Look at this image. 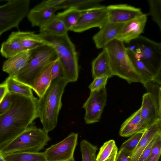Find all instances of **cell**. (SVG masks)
Returning a JSON list of instances; mask_svg holds the SVG:
<instances>
[{"mask_svg":"<svg viewBox=\"0 0 161 161\" xmlns=\"http://www.w3.org/2000/svg\"><path fill=\"white\" fill-rule=\"evenodd\" d=\"M11 104L0 115V149L23 132L38 118V99L11 93Z\"/></svg>","mask_w":161,"mask_h":161,"instance_id":"cell-1","label":"cell"},{"mask_svg":"<svg viewBox=\"0 0 161 161\" xmlns=\"http://www.w3.org/2000/svg\"><path fill=\"white\" fill-rule=\"evenodd\" d=\"M68 82L62 77L53 80L47 90L37 103V111L43 129L49 132L58 123L59 112L62 106V97Z\"/></svg>","mask_w":161,"mask_h":161,"instance_id":"cell-2","label":"cell"},{"mask_svg":"<svg viewBox=\"0 0 161 161\" xmlns=\"http://www.w3.org/2000/svg\"><path fill=\"white\" fill-rule=\"evenodd\" d=\"M46 43L55 49L62 70V77L69 83L76 81L78 78V55L75 45L67 33L61 36L38 34Z\"/></svg>","mask_w":161,"mask_h":161,"instance_id":"cell-3","label":"cell"},{"mask_svg":"<svg viewBox=\"0 0 161 161\" xmlns=\"http://www.w3.org/2000/svg\"><path fill=\"white\" fill-rule=\"evenodd\" d=\"M126 47L142 61L153 76L154 82L161 85V43L140 35Z\"/></svg>","mask_w":161,"mask_h":161,"instance_id":"cell-4","label":"cell"},{"mask_svg":"<svg viewBox=\"0 0 161 161\" xmlns=\"http://www.w3.org/2000/svg\"><path fill=\"white\" fill-rule=\"evenodd\" d=\"M43 129L33 123L23 132L0 149L3 155L17 152H38L47 145L51 138Z\"/></svg>","mask_w":161,"mask_h":161,"instance_id":"cell-5","label":"cell"},{"mask_svg":"<svg viewBox=\"0 0 161 161\" xmlns=\"http://www.w3.org/2000/svg\"><path fill=\"white\" fill-rule=\"evenodd\" d=\"M108 54L113 76L125 80L129 84L141 83V78L128 56L124 43L117 39L108 44L104 48Z\"/></svg>","mask_w":161,"mask_h":161,"instance_id":"cell-6","label":"cell"},{"mask_svg":"<svg viewBox=\"0 0 161 161\" xmlns=\"http://www.w3.org/2000/svg\"><path fill=\"white\" fill-rule=\"evenodd\" d=\"M32 52L29 63L14 78L31 88L38 75L47 65L58 58L54 48L47 43L32 50Z\"/></svg>","mask_w":161,"mask_h":161,"instance_id":"cell-7","label":"cell"},{"mask_svg":"<svg viewBox=\"0 0 161 161\" xmlns=\"http://www.w3.org/2000/svg\"><path fill=\"white\" fill-rule=\"evenodd\" d=\"M147 92L142 97L141 109L142 123L146 129L161 120V86L153 82L143 84Z\"/></svg>","mask_w":161,"mask_h":161,"instance_id":"cell-8","label":"cell"},{"mask_svg":"<svg viewBox=\"0 0 161 161\" xmlns=\"http://www.w3.org/2000/svg\"><path fill=\"white\" fill-rule=\"evenodd\" d=\"M30 0H9L0 5V36L14 28H18L30 10Z\"/></svg>","mask_w":161,"mask_h":161,"instance_id":"cell-9","label":"cell"},{"mask_svg":"<svg viewBox=\"0 0 161 161\" xmlns=\"http://www.w3.org/2000/svg\"><path fill=\"white\" fill-rule=\"evenodd\" d=\"M78 134H70L60 142L52 145L44 152L47 161H68L74 158L77 144Z\"/></svg>","mask_w":161,"mask_h":161,"instance_id":"cell-10","label":"cell"},{"mask_svg":"<svg viewBox=\"0 0 161 161\" xmlns=\"http://www.w3.org/2000/svg\"><path fill=\"white\" fill-rule=\"evenodd\" d=\"M106 86L97 90L91 91L90 95L83 104L85 110L84 119L86 124L99 122L107 101Z\"/></svg>","mask_w":161,"mask_h":161,"instance_id":"cell-11","label":"cell"},{"mask_svg":"<svg viewBox=\"0 0 161 161\" xmlns=\"http://www.w3.org/2000/svg\"><path fill=\"white\" fill-rule=\"evenodd\" d=\"M108 21L106 6L99 4L85 13L70 31L80 33L93 28L100 29Z\"/></svg>","mask_w":161,"mask_h":161,"instance_id":"cell-12","label":"cell"},{"mask_svg":"<svg viewBox=\"0 0 161 161\" xmlns=\"http://www.w3.org/2000/svg\"><path fill=\"white\" fill-rule=\"evenodd\" d=\"M106 7L108 21L112 22L125 23L144 14L140 8L126 4L111 5Z\"/></svg>","mask_w":161,"mask_h":161,"instance_id":"cell-13","label":"cell"},{"mask_svg":"<svg viewBox=\"0 0 161 161\" xmlns=\"http://www.w3.org/2000/svg\"><path fill=\"white\" fill-rule=\"evenodd\" d=\"M147 19V15L142 16L124 24L117 36L124 43H129L143 32Z\"/></svg>","mask_w":161,"mask_h":161,"instance_id":"cell-14","label":"cell"},{"mask_svg":"<svg viewBox=\"0 0 161 161\" xmlns=\"http://www.w3.org/2000/svg\"><path fill=\"white\" fill-rule=\"evenodd\" d=\"M60 8H53L47 5L45 0L42 1L30 10L27 17L33 27L39 28L49 21L56 14Z\"/></svg>","mask_w":161,"mask_h":161,"instance_id":"cell-15","label":"cell"},{"mask_svg":"<svg viewBox=\"0 0 161 161\" xmlns=\"http://www.w3.org/2000/svg\"><path fill=\"white\" fill-rule=\"evenodd\" d=\"M32 53V50H25L7 58L3 63V70L15 78L29 63Z\"/></svg>","mask_w":161,"mask_h":161,"instance_id":"cell-16","label":"cell"},{"mask_svg":"<svg viewBox=\"0 0 161 161\" xmlns=\"http://www.w3.org/2000/svg\"><path fill=\"white\" fill-rule=\"evenodd\" d=\"M124 24L107 22L93 36L96 47L103 49L109 42L116 39Z\"/></svg>","mask_w":161,"mask_h":161,"instance_id":"cell-17","label":"cell"},{"mask_svg":"<svg viewBox=\"0 0 161 161\" xmlns=\"http://www.w3.org/2000/svg\"><path fill=\"white\" fill-rule=\"evenodd\" d=\"M92 76L93 78L107 76L108 78L113 76L111 71L109 56L104 48L92 62Z\"/></svg>","mask_w":161,"mask_h":161,"instance_id":"cell-18","label":"cell"},{"mask_svg":"<svg viewBox=\"0 0 161 161\" xmlns=\"http://www.w3.org/2000/svg\"><path fill=\"white\" fill-rule=\"evenodd\" d=\"M161 132V120L152 124L147 129L137 146L132 153L130 161H138L142 152L153 137Z\"/></svg>","mask_w":161,"mask_h":161,"instance_id":"cell-19","label":"cell"},{"mask_svg":"<svg viewBox=\"0 0 161 161\" xmlns=\"http://www.w3.org/2000/svg\"><path fill=\"white\" fill-rule=\"evenodd\" d=\"M10 35L19 41L24 50H33L47 44L34 32L18 31Z\"/></svg>","mask_w":161,"mask_h":161,"instance_id":"cell-20","label":"cell"},{"mask_svg":"<svg viewBox=\"0 0 161 161\" xmlns=\"http://www.w3.org/2000/svg\"><path fill=\"white\" fill-rule=\"evenodd\" d=\"M145 130L142 123L141 109L140 108L123 123L120 129L119 134L122 137H127Z\"/></svg>","mask_w":161,"mask_h":161,"instance_id":"cell-21","label":"cell"},{"mask_svg":"<svg viewBox=\"0 0 161 161\" xmlns=\"http://www.w3.org/2000/svg\"><path fill=\"white\" fill-rule=\"evenodd\" d=\"M56 60L47 65L35 80L32 89L39 97L43 95L52 83L51 71Z\"/></svg>","mask_w":161,"mask_h":161,"instance_id":"cell-22","label":"cell"},{"mask_svg":"<svg viewBox=\"0 0 161 161\" xmlns=\"http://www.w3.org/2000/svg\"><path fill=\"white\" fill-rule=\"evenodd\" d=\"M91 8L81 10L74 7H70L65 9L63 11L58 13L56 15L63 22L69 31L76 24L85 13Z\"/></svg>","mask_w":161,"mask_h":161,"instance_id":"cell-23","label":"cell"},{"mask_svg":"<svg viewBox=\"0 0 161 161\" xmlns=\"http://www.w3.org/2000/svg\"><path fill=\"white\" fill-rule=\"evenodd\" d=\"M68 30L63 22L56 14L45 24L39 28L40 33L61 36L67 33Z\"/></svg>","mask_w":161,"mask_h":161,"instance_id":"cell-24","label":"cell"},{"mask_svg":"<svg viewBox=\"0 0 161 161\" xmlns=\"http://www.w3.org/2000/svg\"><path fill=\"white\" fill-rule=\"evenodd\" d=\"M23 51L25 50L19 41L10 34L2 43L0 53L3 57L8 58Z\"/></svg>","mask_w":161,"mask_h":161,"instance_id":"cell-25","label":"cell"},{"mask_svg":"<svg viewBox=\"0 0 161 161\" xmlns=\"http://www.w3.org/2000/svg\"><path fill=\"white\" fill-rule=\"evenodd\" d=\"M3 155L6 161H47L44 152H21Z\"/></svg>","mask_w":161,"mask_h":161,"instance_id":"cell-26","label":"cell"},{"mask_svg":"<svg viewBox=\"0 0 161 161\" xmlns=\"http://www.w3.org/2000/svg\"><path fill=\"white\" fill-rule=\"evenodd\" d=\"M8 92L23 96L31 97L33 96L32 89L29 86L9 76L4 81Z\"/></svg>","mask_w":161,"mask_h":161,"instance_id":"cell-27","label":"cell"},{"mask_svg":"<svg viewBox=\"0 0 161 161\" xmlns=\"http://www.w3.org/2000/svg\"><path fill=\"white\" fill-rule=\"evenodd\" d=\"M126 48L130 58L141 78V83L143 84L149 82H154L153 76L144 64L137 59L130 51Z\"/></svg>","mask_w":161,"mask_h":161,"instance_id":"cell-28","label":"cell"},{"mask_svg":"<svg viewBox=\"0 0 161 161\" xmlns=\"http://www.w3.org/2000/svg\"><path fill=\"white\" fill-rule=\"evenodd\" d=\"M118 149L115 141L111 140L105 142L100 147L96 157V161H105L116 155Z\"/></svg>","mask_w":161,"mask_h":161,"instance_id":"cell-29","label":"cell"},{"mask_svg":"<svg viewBox=\"0 0 161 161\" xmlns=\"http://www.w3.org/2000/svg\"><path fill=\"white\" fill-rule=\"evenodd\" d=\"M102 0H64L63 6L65 9L74 7L81 10L89 9L100 4Z\"/></svg>","mask_w":161,"mask_h":161,"instance_id":"cell-30","label":"cell"},{"mask_svg":"<svg viewBox=\"0 0 161 161\" xmlns=\"http://www.w3.org/2000/svg\"><path fill=\"white\" fill-rule=\"evenodd\" d=\"M82 161H96V153L98 149L95 146L83 139L80 143Z\"/></svg>","mask_w":161,"mask_h":161,"instance_id":"cell-31","label":"cell"},{"mask_svg":"<svg viewBox=\"0 0 161 161\" xmlns=\"http://www.w3.org/2000/svg\"><path fill=\"white\" fill-rule=\"evenodd\" d=\"M149 10L148 15L151 16L153 20L155 22L161 30V0H148Z\"/></svg>","mask_w":161,"mask_h":161,"instance_id":"cell-32","label":"cell"},{"mask_svg":"<svg viewBox=\"0 0 161 161\" xmlns=\"http://www.w3.org/2000/svg\"><path fill=\"white\" fill-rule=\"evenodd\" d=\"M145 130L136 133L132 135L130 138L122 144L120 148L132 153L137 146Z\"/></svg>","mask_w":161,"mask_h":161,"instance_id":"cell-33","label":"cell"},{"mask_svg":"<svg viewBox=\"0 0 161 161\" xmlns=\"http://www.w3.org/2000/svg\"><path fill=\"white\" fill-rule=\"evenodd\" d=\"M160 139H161V132L158 133L153 137L142 152L138 161H144L150 154L154 145Z\"/></svg>","mask_w":161,"mask_h":161,"instance_id":"cell-34","label":"cell"},{"mask_svg":"<svg viewBox=\"0 0 161 161\" xmlns=\"http://www.w3.org/2000/svg\"><path fill=\"white\" fill-rule=\"evenodd\" d=\"M161 139L158 141L153 146L148 157L144 161H158L161 154Z\"/></svg>","mask_w":161,"mask_h":161,"instance_id":"cell-35","label":"cell"},{"mask_svg":"<svg viewBox=\"0 0 161 161\" xmlns=\"http://www.w3.org/2000/svg\"><path fill=\"white\" fill-rule=\"evenodd\" d=\"M108 77L107 76H103L97 77L94 80L89 86L91 91L99 90L105 86Z\"/></svg>","mask_w":161,"mask_h":161,"instance_id":"cell-36","label":"cell"},{"mask_svg":"<svg viewBox=\"0 0 161 161\" xmlns=\"http://www.w3.org/2000/svg\"><path fill=\"white\" fill-rule=\"evenodd\" d=\"M11 104L10 93L8 92L0 103V115L5 113L9 108Z\"/></svg>","mask_w":161,"mask_h":161,"instance_id":"cell-37","label":"cell"},{"mask_svg":"<svg viewBox=\"0 0 161 161\" xmlns=\"http://www.w3.org/2000/svg\"><path fill=\"white\" fill-rule=\"evenodd\" d=\"M52 80L62 76V67L58 58L55 61L53 67L52 71Z\"/></svg>","mask_w":161,"mask_h":161,"instance_id":"cell-38","label":"cell"},{"mask_svg":"<svg viewBox=\"0 0 161 161\" xmlns=\"http://www.w3.org/2000/svg\"><path fill=\"white\" fill-rule=\"evenodd\" d=\"M132 153L120 148L116 155L115 161H130Z\"/></svg>","mask_w":161,"mask_h":161,"instance_id":"cell-39","label":"cell"},{"mask_svg":"<svg viewBox=\"0 0 161 161\" xmlns=\"http://www.w3.org/2000/svg\"><path fill=\"white\" fill-rule=\"evenodd\" d=\"M8 92L7 86L5 82L0 84V103Z\"/></svg>","mask_w":161,"mask_h":161,"instance_id":"cell-40","label":"cell"},{"mask_svg":"<svg viewBox=\"0 0 161 161\" xmlns=\"http://www.w3.org/2000/svg\"><path fill=\"white\" fill-rule=\"evenodd\" d=\"M116 155H114L105 161H115Z\"/></svg>","mask_w":161,"mask_h":161,"instance_id":"cell-41","label":"cell"},{"mask_svg":"<svg viewBox=\"0 0 161 161\" xmlns=\"http://www.w3.org/2000/svg\"><path fill=\"white\" fill-rule=\"evenodd\" d=\"M0 161H6L3 155L0 152Z\"/></svg>","mask_w":161,"mask_h":161,"instance_id":"cell-42","label":"cell"},{"mask_svg":"<svg viewBox=\"0 0 161 161\" xmlns=\"http://www.w3.org/2000/svg\"><path fill=\"white\" fill-rule=\"evenodd\" d=\"M74 161H75V160H74Z\"/></svg>","mask_w":161,"mask_h":161,"instance_id":"cell-43","label":"cell"}]
</instances>
